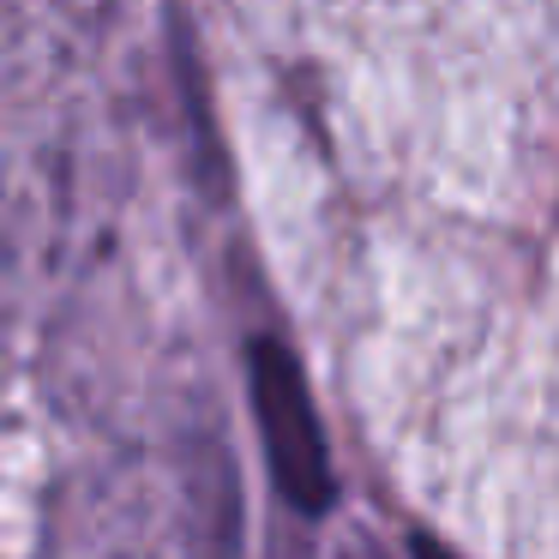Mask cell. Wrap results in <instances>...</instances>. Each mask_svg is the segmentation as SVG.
Returning a JSON list of instances; mask_svg holds the SVG:
<instances>
[{
    "mask_svg": "<svg viewBox=\"0 0 559 559\" xmlns=\"http://www.w3.org/2000/svg\"><path fill=\"white\" fill-rule=\"evenodd\" d=\"M247 385H253V415H259V433H265V457H271L283 499L295 511H307V518L325 511L331 493H337V475H331L325 427L313 415V397H307V379L295 367V355L283 343L259 337L247 349Z\"/></svg>",
    "mask_w": 559,
    "mask_h": 559,
    "instance_id": "obj_1",
    "label": "cell"
},
{
    "mask_svg": "<svg viewBox=\"0 0 559 559\" xmlns=\"http://www.w3.org/2000/svg\"><path fill=\"white\" fill-rule=\"evenodd\" d=\"M415 559H457L451 547H439V542H427V535H415Z\"/></svg>",
    "mask_w": 559,
    "mask_h": 559,
    "instance_id": "obj_2",
    "label": "cell"
}]
</instances>
